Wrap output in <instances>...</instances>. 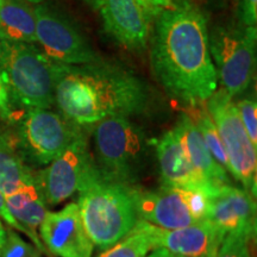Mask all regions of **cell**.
<instances>
[{"instance_id":"29","label":"cell","mask_w":257,"mask_h":257,"mask_svg":"<svg viewBox=\"0 0 257 257\" xmlns=\"http://www.w3.org/2000/svg\"><path fill=\"white\" fill-rule=\"evenodd\" d=\"M138 3L146 10L150 18L157 17L163 10L170 9L175 5L173 0H138Z\"/></svg>"},{"instance_id":"9","label":"cell","mask_w":257,"mask_h":257,"mask_svg":"<svg viewBox=\"0 0 257 257\" xmlns=\"http://www.w3.org/2000/svg\"><path fill=\"white\" fill-rule=\"evenodd\" d=\"M96 169L98 166L89 152L88 140L81 131L62 155L35 173V181L47 206L53 207L76 194Z\"/></svg>"},{"instance_id":"26","label":"cell","mask_w":257,"mask_h":257,"mask_svg":"<svg viewBox=\"0 0 257 257\" xmlns=\"http://www.w3.org/2000/svg\"><path fill=\"white\" fill-rule=\"evenodd\" d=\"M181 189L189 213L195 221L206 219L208 212V195L200 189Z\"/></svg>"},{"instance_id":"2","label":"cell","mask_w":257,"mask_h":257,"mask_svg":"<svg viewBox=\"0 0 257 257\" xmlns=\"http://www.w3.org/2000/svg\"><path fill=\"white\" fill-rule=\"evenodd\" d=\"M149 88L124 67L96 59L85 64L59 63L55 104L79 126L108 117H130L147 111Z\"/></svg>"},{"instance_id":"20","label":"cell","mask_w":257,"mask_h":257,"mask_svg":"<svg viewBox=\"0 0 257 257\" xmlns=\"http://www.w3.org/2000/svg\"><path fill=\"white\" fill-rule=\"evenodd\" d=\"M35 181V173L22 160L8 135L0 130V191L8 195Z\"/></svg>"},{"instance_id":"28","label":"cell","mask_w":257,"mask_h":257,"mask_svg":"<svg viewBox=\"0 0 257 257\" xmlns=\"http://www.w3.org/2000/svg\"><path fill=\"white\" fill-rule=\"evenodd\" d=\"M257 0H242L240 3V24L256 28Z\"/></svg>"},{"instance_id":"36","label":"cell","mask_w":257,"mask_h":257,"mask_svg":"<svg viewBox=\"0 0 257 257\" xmlns=\"http://www.w3.org/2000/svg\"><path fill=\"white\" fill-rule=\"evenodd\" d=\"M34 257H41V255H40V252H38V253H37V255H35Z\"/></svg>"},{"instance_id":"23","label":"cell","mask_w":257,"mask_h":257,"mask_svg":"<svg viewBox=\"0 0 257 257\" xmlns=\"http://www.w3.org/2000/svg\"><path fill=\"white\" fill-rule=\"evenodd\" d=\"M252 238L243 231L227 233L218 248L216 257H251L249 243Z\"/></svg>"},{"instance_id":"31","label":"cell","mask_w":257,"mask_h":257,"mask_svg":"<svg viewBox=\"0 0 257 257\" xmlns=\"http://www.w3.org/2000/svg\"><path fill=\"white\" fill-rule=\"evenodd\" d=\"M146 257H182L179 255H175V253L168 251V250L162 249V248H157L154 249L152 252L148 253Z\"/></svg>"},{"instance_id":"12","label":"cell","mask_w":257,"mask_h":257,"mask_svg":"<svg viewBox=\"0 0 257 257\" xmlns=\"http://www.w3.org/2000/svg\"><path fill=\"white\" fill-rule=\"evenodd\" d=\"M137 225L152 237L154 248L166 249L182 257H201L218 251L225 237L208 219L175 230L162 229L144 220H140Z\"/></svg>"},{"instance_id":"21","label":"cell","mask_w":257,"mask_h":257,"mask_svg":"<svg viewBox=\"0 0 257 257\" xmlns=\"http://www.w3.org/2000/svg\"><path fill=\"white\" fill-rule=\"evenodd\" d=\"M186 113L192 118L193 123L195 124L199 133H200L202 141H204L205 146L210 152L211 156L213 157V160L221 168L225 169L227 174H231V167L226 153H225L224 146L221 143L216 125L212 120L211 115L208 114L206 107L204 108L202 105L193 106V107H188V111Z\"/></svg>"},{"instance_id":"33","label":"cell","mask_w":257,"mask_h":257,"mask_svg":"<svg viewBox=\"0 0 257 257\" xmlns=\"http://www.w3.org/2000/svg\"><path fill=\"white\" fill-rule=\"evenodd\" d=\"M4 239H5V227L3 226L2 220H0V256H2V249H3V244H4Z\"/></svg>"},{"instance_id":"16","label":"cell","mask_w":257,"mask_h":257,"mask_svg":"<svg viewBox=\"0 0 257 257\" xmlns=\"http://www.w3.org/2000/svg\"><path fill=\"white\" fill-rule=\"evenodd\" d=\"M135 201L141 220L167 230L182 229L197 223L189 213L180 188L165 187L142 191L135 186Z\"/></svg>"},{"instance_id":"17","label":"cell","mask_w":257,"mask_h":257,"mask_svg":"<svg viewBox=\"0 0 257 257\" xmlns=\"http://www.w3.org/2000/svg\"><path fill=\"white\" fill-rule=\"evenodd\" d=\"M175 127L181 136L189 161L201 178L214 187L231 184L227 173L211 156L200 133L187 113L180 115Z\"/></svg>"},{"instance_id":"8","label":"cell","mask_w":257,"mask_h":257,"mask_svg":"<svg viewBox=\"0 0 257 257\" xmlns=\"http://www.w3.org/2000/svg\"><path fill=\"white\" fill-rule=\"evenodd\" d=\"M206 110L219 134L231 167V175L256 198L257 148L246 134L236 104L221 88L207 99Z\"/></svg>"},{"instance_id":"30","label":"cell","mask_w":257,"mask_h":257,"mask_svg":"<svg viewBox=\"0 0 257 257\" xmlns=\"http://www.w3.org/2000/svg\"><path fill=\"white\" fill-rule=\"evenodd\" d=\"M12 110H11V100H10V95L6 83L3 79L2 74H0V115L4 119H10L12 118Z\"/></svg>"},{"instance_id":"34","label":"cell","mask_w":257,"mask_h":257,"mask_svg":"<svg viewBox=\"0 0 257 257\" xmlns=\"http://www.w3.org/2000/svg\"><path fill=\"white\" fill-rule=\"evenodd\" d=\"M216 255H217V251H213V252H208V253H206V255H204L201 257H216Z\"/></svg>"},{"instance_id":"14","label":"cell","mask_w":257,"mask_h":257,"mask_svg":"<svg viewBox=\"0 0 257 257\" xmlns=\"http://www.w3.org/2000/svg\"><path fill=\"white\" fill-rule=\"evenodd\" d=\"M156 155L162 179V186L182 189H200L210 197L216 192L193 167L186 153L178 128L167 131L156 142Z\"/></svg>"},{"instance_id":"25","label":"cell","mask_w":257,"mask_h":257,"mask_svg":"<svg viewBox=\"0 0 257 257\" xmlns=\"http://www.w3.org/2000/svg\"><path fill=\"white\" fill-rule=\"evenodd\" d=\"M240 120L245 127L246 134L253 144L257 148V104L255 99L246 98L242 99L236 104Z\"/></svg>"},{"instance_id":"19","label":"cell","mask_w":257,"mask_h":257,"mask_svg":"<svg viewBox=\"0 0 257 257\" xmlns=\"http://www.w3.org/2000/svg\"><path fill=\"white\" fill-rule=\"evenodd\" d=\"M5 202L15 219L31 233L38 236L36 230L46 217L48 206L36 181L5 195Z\"/></svg>"},{"instance_id":"7","label":"cell","mask_w":257,"mask_h":257,"mask_svg":"<svg viewBox=\"0 0 257 257\" xmlns=\"http://www.w3.org/2000/svg\"><path fill=\"white\" fill-rule=\"evenodd\" d=\"M218 80L231 98L246 91L256 68V28L243 24L217 28L208 35Z\"/></svg>"},{"instance_id":"32","label":"cell","mask_w":257,"mask_h":257,"mask_svg":"<svg viewBox=\"0 0 257 257\" xmlns=\"http://www.w3.org/2000/svg\"><path fill=\"white\" fill-rule=\"evenodd\" d=\"M83 2H85L87 5L91 6L93 10H100L104 0H83Z\"/></svg>"},{"instance_id":"18","label":"cell","mask_w":257,"mask_h":257,"mask_svg":"<svg viewBox=\"0 0 257 257\" xmlns=\"http://www.w3.org/2000/svg\"><path fill=\"white\" fill-rule=\"evenodd\" d=\"M0 41L36 43V15L34 4L27 0H2Z\"/></svg>"},{"instance_id":"11","label":"cell","mask_w":257,"mask_h":257,"mask_svg":"<svg viewBox=\"0 0 257 257\" xmlns=\"http://www.w3.org/2000/svg\"><path fill=\"white\" fill-rule=\"evenodd\" d=\"M44 246L59 257H92L93 245L76 202L60 211H48L40 227Z\"/></svg>"},{"instance_id":"10","label":"cell","mask_w":257,"mask_h":257,"mask_svg":"<svg viewBox=\"0 0 257 257\" xmlns=\"http://www.w3.org/2000/svg\"><path fill=\"white\" fill-rule=\"evenodd\" d=\"M35 15L36 40L54 62L85 64L99 59L87 38L62 12L48 5H37Z\"/></svg>"},{"instance_id":"27","label":"cell","mask_w":257,"mask_h":257,"mask_svg":"<svg viewBox=\"0 0 257 257\" xmlns=\"http://www.w3.org/2000/svg\"><path fill=\"white\" fill-rule=\"evenodd\" d=\"M0 219L4 220L5 223L8 224L10 227H11V229L18 230V231H21V232H23L24 234H27L29 238H30L32 242H34L35 246H36L38 251L48 252L47 249H46V246H44V244L42 243L40 236H36V234L31 233L30 231H28L23 226V225L19 224L18 221L15 219L14 216H12V214L10 213V211H9V208H8V205H6V202H5V197H4V194H3V193H2V191H0Z\"/></svg>"},{"instance_id":"13","label":"cell","mask_w":257,"mask_h":257,"mask_svg":"<svg viewBox=\"0 0 257 257\" xmlns=\"http://www.w3.org/2000/svg\"><path fill=\"white\" fill-rule=\"evenodd\" d=\"M206 219L211 220L225 236L243 231L255 238L256 200L244 188L223 185L211 194Z\"/></svg>"},{"instance_id":"4","label":"cell","mask_w":257,"mask_h":257,"mask_svg":"<svg viewBox=\"0 0 257 257\" xmlns=\"http://www.w3.org/2000/svg\"><path fill=\"white\" fill-rule=\"evenodd\" d=\"M59 63L31 43L0 41V74L10 100L27 108H49L55 104Z\"/></svg>"},{"instance_id":"5","label":"cell","mask_w":257,"mask_h":257,"mask_svg":"<svg viewBox=\"0 0 257 257\" xmlns=\"http://www.w3.org/2000/svg\"><path fill=\"white\" fill-rule=\"evenodd\" d=\"M95 163L102 178L136 186L147 157V140L142 128L127 117H108L95 124Z\"/></svg>"},{"instance_id":"37","label":"cell","mask_w":257,"mask_h":257,"mask_svg":"<svg viewBox=\"0 0 257 257\" xmlns=\"http://www.w3.org/2000/svg\"><path fill=\"white\" fill-rule=\"evenodd\" d=\"M0 3H2V0H0Z\"/></svg>"},{"instance_id":"3","label":"cell","mask_w":257,"mask_h":257,"mask_svg":"<svg viewBox=\"0 0 257 257\" xmlns=\"http://www.w3.org/2000/svg\"><path fill=\"white\" fill-rule=\"evenodd\" d=\"M134 188L102 178L98 168L79 189L76 204L93 245L106 250L135 229L141 219Z\"/></svg>"},{"instance_id":"35","label":"cell","mask_w":257,"mask_h":257,"mask_svg":"<svg viewBox=\"0 0 257 257\" xmlns=\"http://www.w3.org/2000/svg\"><path fill=\"white\" fill-rule=\"evenodd\" d=\"M27 2L31 3V4H41V3L44 2V0H27Z\"/></svg>"},{"instance_id":"6","label":"cell","mask_w":257,"mask_h":257,"mask_svg":"<svg viewBox=\"0 0 257 257\" xmlns=\"http://www.w3.org/2000/svg\"><path fill=\"white\" fill-rule=\"evenodd\" d=\"M81 131V126L62 114L29 108L19 121L16 149L29 167L48 166L62 155Z\"/></svg>"},{"instance_id":"24","label":"cell","mask_w":257,"mask_h":257,"mask_svg":"<svg viewBox=\"0 0 257 257\" xmlns=\"http://www.w3.org/2000/svg\"><path fill=\"white\" fill-rule=\"evenodd\" d=\"M38 252L36 246L25 242L14 229H5V239L0 257H34Z\"/></svg>"},{"instance_id":"15","label":"cell","mask_w":257,"mask_h":257,"mask_svg":"<svg viewBox=\"0 0 257 257\" xmlns=\"http://www.w3.org/2000/svg\"><path fill=\"white\" fill-rule=\"evenodd\" d=\"M101 16L105 30L131 50H143L150 32V17L138 0H104Z\"/></svg>"},{"instance_id":"1","label":"cell","mask_w":257,"mask_h":257,"mask_svg":"<svg viewBox=\"0 0 257 257\" xmlns=\"http://www.w3.org/2000/svg\"><path fill=\"white\" fill-rule=\"evenodd\" d=\"M155 18L150 61L156 79L173 99L187 107L204 105L219 81L204 14L182 0Z\"/></svg>"},{"instance_id":"22","label":"cell","mask_w":257,"mask_h":257,"mask_svg":"<svg viewBox=\"0 0 257 257\" xmlns=\"http://www.w3.org/2000/svg\"><path fill=\"white\" fill-rule=\"evenodd\" d=\"M154 249L152 237L136 225L126 237L106 249L99 257H146Z\"/></svg>"}]
</instances>
